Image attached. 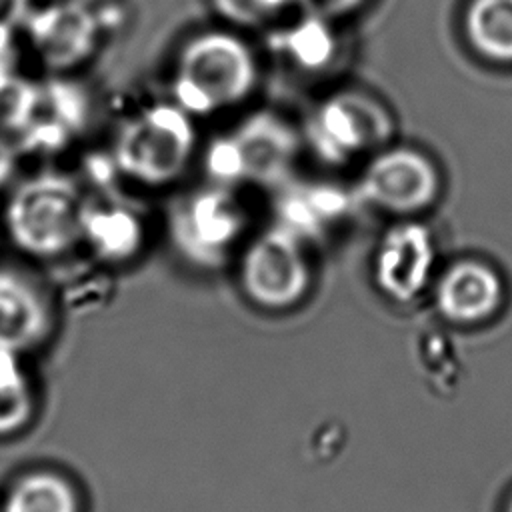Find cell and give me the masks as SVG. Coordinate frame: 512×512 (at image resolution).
<instances>
[{"label":"cell","instance_id":"1","mask_svg":"<svg viewBox=\"0 0 512 512\" xmlns=\"http://www.w3.org/2000/svg\"><path fill=\"white\" fill-rule=\"evenodd\" d=\"M258 82L252 48L236 34L210 30L190 38L172 70L174 104L190 116H210L242 104Z\"/></svg>","mask_w":512,"mask_h":512},{"label":"cell","instance_id":"3","mask_svg":"<svg viewBox=\"0 0 512 512\" xmlns=\"http://www.w3.org/2000/svg\"><path fill=\"white\" fill-rule=\"evenodd\" d=\"M192 116L178 104H152L130 116L118 130L112 158L122 176L142 186L178 180L196 152Z\"/></svg>","mask_w":512,"mask_h":512},{"label":"cell","instance_id":"7","mask_svg":"<svg viewBox=\"0 0 512 512\" xmlns=\"http://www.w3.org/2000/svg\"><path fill=\"white\" fill-rule=\"evenodd\" d=\"M390 128V116L378 100L360 90H340L314 106L304 140L322 162L342 166L378 150Z\"/></svg>","mask_w":512,"mask_h":512},{"label":"cell","instance_id":"4","mask_svg":"<svg viewBox=\"0 0 512 512\" xmlns=\"http://www.w3.org/2000/svg\"><path fill=\"white\" fill-rule=\"evenodd\" d=\"M300 150L294 128L272 112H256L220 134L206 150L212 182L238 186H280L288 180Z\"/></svg>","mask_w":512,"mask_h":512},{"label":"cell","instance_id":"11","mask_svg":"<svg viewBox=\"0 0 512 512\" xmlns=\"http://www.w3.org/2000/svg\"><path fill=\"white\" fill-rule=\"evenodd\" d=\"M32 48L40 62L66 72L86 62L96 46V20L78 4L50 6L28 20Z\"/></svg>","mask_w":512,"mask_h":512},{"label":"cell","instance_id":"21","mask_svg":"<svg viewBox=\"0 0 512 512\" xmlns=\"http://www.w3.org/2000/svg\"><path fill=\"white\" fill-rule=\"evenodd\" d=\"M508 512H512V502H510V508H508Z\"/></svg>","mask_w":512,"mask_h":512},{"label":"cell","instance_id":"10","mask_svg":"<svg viewBox=\"0 0 512 512\" xmlns=\"http://www.w3.org/2000/svg\"><path fill=\"white\" fill-rule=\"evenodd\" d=\"M52 330L46 292L20 270L0 266V350L22 356L42 346Z\"/></svg>","mask_w":512,"mask_h":512},{"label":"cell","instance_id":"12","mask_svg":"<svg viewBox=\"0 0 512 512\" xmlns=\"http://www.w3.org/2000/svg\"><path fill=\"white\" fill-rule=\"evenodd\" d=\"M82 240L104 262H126L134 258L144 242L140 216L126 204L104 200L88 202Z\"/></svg>","mask_w":512,"mask_h":512},{"label":"cell","instance_id":"6","mask_svg":"<svg viewBox=\"0 0 512 512\" xmlns=\"http://www.w3.org/2000/svg\"><path fill=\"white\" fill-rule=\"evenodd\" d=\"M238 284L244 298L262 310L294 308L312 286L306 240L280 222L266 228L244 246Z\"/></svg>","mask_w":512,"mask_h":512},{"label":"cell","instance_id":"13","mask_svg":"<svg viewBox=\"0 0 512 512\" xmlns=\"http://www.w3.org/2000/svg\"><path fill=\"white\" fill-rule=\"evenodd\" d=\"M502 298L500 278L480 262L452 266L438 286L440 310L458 322H474L488 316Z\"/></svg>","mask_w":512,"mask_h":512},{"label":"cell","instance_id":"18","mask_svg":"<svg viewBox=\"0 0 512 512\" xmlns=\"http://www.w3.org/2000/svg\"><path fill=\"white\" fill-rule=\"evenodd\" d=\"M294 2L300 4L312 18L330 20L356 10L364 0H294Z\"/></svg>","mask_w":512,"mask_h":512},{"label":"cell","instance_id":"5","mask_svg":"<svg viewBox=\"0 0 512 512\" xmlns=\"http://www.w3.org/2000/svg\"><path fill=\"white\" fill-rule=\"evenodd\" d=\"M248 216L234 188L210 182L178 198L168 216L176 252L198 268H220L244 236Z\"/></svg>","mask_w":512,"mask_h":512},{"label":"cell","instance_id":"20","mask_svg":"<svg viewBox=\"0 0 512 512\" xmlns=\"http://www.w3.org/2000/svg\"><path fill=\"white\" fill-rule=\"evenodd\" d=\"M16 168H18L16 146L6 136L0 134V188L12 180Z\"/></svg>","mask_w":512,"mask_h":512},{"label":"cell","instance_id":"8","mask_svg":"<svg viewBox=\"0 0 512 512\" xmlns=\"http://www.w3.org/2000/svg\"><path fill=\"white\" fill-rule=\"evenodd\" d=\"M438 190L432 162L418 150H382L366 164L358 180V198L394 214L422 210Z\"/></svg>","mask_w":512,"mask_h":512},{"label":"cell","instance_id":"15","mask_svg":"<svg viewBox=\"0 0 512 512\" xmlns=\"http://www.w3.org/2000/svg\"><path fill=\"white\" fill-rule=\"evenodd\" d=\"M466 32L484 56L512 60V0H474L466 12Z\"/></svg>","mask_w":512,"mask_h":512},{"label":"cell","instance_id":"9","mask_svg":"<svg viewBox=\"0 0 512 512\" xmlns=\"http://www.w3.org/2000/svg\"><path fill=\"white\" fill-rule=\"evenodd\" d=\"M434 264L430 232L416 222L390 228L374 254V282L394 302H410L428 282Z\"/></svg>","mask_w":512,"mask_h":512},{"label":"cell","instance_id":"2","mask_svg":"<svg viewBox=\"0 0 512 512\" xmlns=\"http://www.w3.org/2000/svg\"><path fill=\"white\" fill-rule=\"evenodd\" d=\"M88 200L80 186L58 172H40L12 188L4 224L18 250L56 258L82 242Z\"/></svg>","mask_w":512,"mask_h":512},{"label":"cell","instance_id":"14","mask_svg":"<svg viewBox=\"0 0 512 512\" xmlns=\"http://www.w3.org/2000/svg\"><path fill=\"white\" fill-rule=\"evenodd\" d=\"M0 512H82V498L66 474L32 470L14 480Z\"/></svg>","mask_w":512,"mask_h":512},{"label":"cell","instance_id":"16","mask_svg":"<svg viewBox=\"0 0 512 512\" xmlns=\"http://www.w3.org/2000/svg\"><path fill=\"white\" fill-rule=\"evenodd\" d=\"M34 410V386L20 356L0 350V438L24 430Z\"/></svg>","mask_w":512,"mask_h":512},{"label":"cell","instance_id":"17","mask_svg":"<svg viewBox=\"0 0 512 512\" xmlns=\"http://www.w3.org/2000/svg\"><path fill=\"white\" fill-rule=\"evenodd\" d=\"M214 8L228 22L238 26H262L278 16L294 0H212Z\"/></svg>","mask_w":512,"mask_h":512},{"label":"cell","instance_id":"19","mask_svg":"<svg viewBox=\"0 0 512 512\" xmlns=\"http://www.w3.org/2000/svg\"><path fill=\"white\" fill-rule=\"evenodd\" d=\"M28 0H0V46H8L14 30L26 22Z\"/></svg>","mask_w":512,"mask_h":512}]
</instances>
